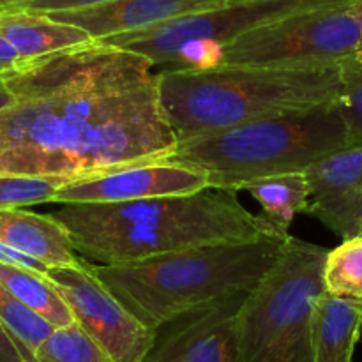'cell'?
Listing matches in <instances>:
<instances>
[{"label": "cell", "mask_w": 362, "mask_h": 362, "mask_svg": "<svg viewBox=\"0 0 362 362\" xmlns=\"http://www.w3.org/2000/svg\"><path fill=\"white\" fill-rule=\"evenodd\" d=\"M4 85L16 98L0 110V173L67 182L175 152L154 66L94 41L25 62Z\"/></svg>", "instance_id": "cell-1"}, {"label": "cell", "mask_w": 362, "mask_h": 362, "mask_svg": "<svg viewBox=\"0 0 362 362\" xmlns=\"http://www.w3.org/2000/svg\"><path fill=\"white\" fill-rule=\"evenodd\" d=\"M52 218L64 226L74 251L94 265H124L212 244L288 237L276 232L262 214L247 211L235 193L212 187L126 204L62 205Z\"/></svg>", "instance_id": "cell-2"}, {"label": "cell", "mask_w": 362, "mask_h": 362, "mask_svg": "<svg viewBox=\"0 0 362 362\" xmlns=\"http://www.w3.org/2000/svg\"><path fill=\"white\" fill-rule=\"evenodd\" d=\"M341 67L276 69L233 67L156 73L163 115L177 141L219 133L255 120L306 113L334 105Z\"/></svg>", "instance_id": "cell-3"}, {"label": "cell", "mask_w": 362, "mask_h": 362, "mask_svg": "<svg viewBox=\"0 0 362 362\" xmlns=\"http://www.w3.org/2000/svg\"><path fill=\"white\" fill-rule=\"evenodd\" d=\"M288 237L212 244L133 264H92V269L141 324L156 331L184 313L253 292L278 264Z\"/></svg>", "instance_id": "cell-4"}, {"label": "cell", "mask_w": 362, "mask_h": 362, "mask_svg": "<svg viewBox=\"0 0 362 362\" xmlns=\"http://www.w3.org/2000/svg\"><path fill=\"white\" fill-rule=\"evenodd\" d=\"M343 148L345 127L331 105L179 141L165 161L200 170L209 187L235 193L265 177L306 172Z\"/></svg>", "instance_id": "cell-5"}, {"label": "cell", "mask_w": 362, "mask_h": 362, "mask_svg": "<svg viewBox=\"0 0 362 362\" xmlns=\"http://www.w3.org/2000/svg\"><path fill=\"white\" fill-rule=\"evenodd\" d=\"M329 250L288 237L281 258L239 311V362H313L311 318Z\"/></svg>", "instance_id": "cell-6"}, {"label": "cell", "mask_w": 362, "mask_h": 362, "mask_svg": "<svg viewBox=\"0 0 362 362\" xmlns=\"http://www.w3.org/2000/svg\"><path fill=\"white\" fill-rule=\"evenodd\" d=\"M354 0L334 2L262 25L223 48V66L327 69L357 60Z\"/></svg>", "instance_id": "cell-7"}, {"label": "cell", "mask_w": 362, "mask_h": 362, "mask_svg": "<svg viewBox=\"0 0 362 362\" xmlns=\"http://www.w3.org/2000/svg\"><path fill=\"white\" fill-rule=\"evenodd\" d=\"M334 2L346 0H258V2H237L223 4L212 9L180 16L177 20L166 21L158 27L145 30L131 32V34L113 35L103 39V45L127 49L136 55L151 60L152 66L170 64L172 66L177 53L189 42L209 41L226 46L240 35L272 23L276 20L300 13V11L315 9Z\"/></svg>", "instance_id": "cell-8"}, {"label": "cell", "mask_w": 362, "mask_h": 362, "mask_svg": "<svg viewBox=\"0 0 362 362\" xmlns=\"http://www.w3.org/2000/svg\"><path fill=\"white\" fill-rule=\"evenodd\" d=\"M49 281L73 311L74 322L113 362H144L156 331L141 324L115 293L95 276L90 262L52 267Z\"/></svg>", "instance_id": "cell-9"}, {"label": "cell", "mask_w": 362, "mask_h": 362, "mask_svg": "<svg viewBox=\"0 0 362 362\" xmlns=\"http://www.w3.org/2000/svg\"><path fill=\"white\" fill-rule=\"evenodd\" d=\"M247 296L230 297L166 322L156 329L144 362H239V311Z\"/></svg>", "instance_id": "cell-10"}, {"label": "cell", "mask_w": 362, "mask_h": 362, "mask_svg": "<svg viewBox=\"0 0 362 362\" xmlns=\"http://www.w3.org/2000/svg\"><path fill=\"white\" fill-rule=\"evenodd\" d=\"M207 187V175L200 170L161 161L127 166L98 177L67 182L57 193L55 204H126L191 194Z\"/></svg>", "instance_id": "cell-11"}, {"label": "cell", "mask_w": 362, "mask_h": 362, "mask_svg": "<svg viewBox=\"0 0 362 362\" xmlns=\"http://www.w3.org/2000/svg\"><path fill=\"white\" fill-rule=\"evenodd\" d=\"M310 214L343 240L362 233V145L325 156L306 170Z\"/></svg>", "instance_id": "cell-12"}, {"label": "cell", "mask_w": 362, "mask_h": 362, "mask_svg": "<svg viewBox=\"0 0 362 362\" xmlns=\"http://www.w3.org/2000/svg\"><path fill=\"white\" fill-rule=\"evenodd\" d=\"M226 4V0H117L85 9L45 13L87 32L94 41L158 27L180 16Z\"/></svg>", "instance_id": "cell-13"}, {"label": "cell", "mask_w": 362, "mask_h": 362, "mask_svg": "<svg viewBox=\"0 0 362 362\" xmlns=\"http://www.w3.org/2000/svg\"><path fill=\"white\" fill-rule=\"evenodd\" d=\"M0 243L49 269L74 265L81 260L64 226L52 214L0 209Z\"/></svg>", "instance_id": "cell-14"}, {"label": "cell", "mask_w": 362, "mask_h": 362, "mask_svg": "<svg viewBox=\"0 0 362 362\" xmlns=\"http://www.w3.org/2000/svg\"><path fill=\"white\" fill-rule=\"evenodd\" d=\"M0 34L13 45L23 62L94 42L87 32L74 25L25 9H0Z\"/></svg>", "instance_id": "cell-15"}, {"label": "cell", "mask_w": 362, "mask_h": 362, "mask_svg": "<svg viewBox=\"0 0 362 362\" xmlns=\"http://www.w3.org/2000/svg\"><path fill=\"white\" fill-rule=\"evenodd\" d=\"M362 334V300L324 292L311 318L313 362H352Z\"/></svg>", "instance_id": "cell-16"}, {"label": "cell", "mask_w": 362, "mask_h": 362, "mask_svg": "<svg viewBox=\"0 0 362 362\" xmlns=\"http://www.w3.org/2000/svg\"><path fill=\"white\" fill-rule=\"evenodd\" d=\"M244 191L262 207V218L281 235L299 214H310L311 186L306 172L281 173L247 184Z\"/></svg>", "instance_id": "cell-17"}, {"label": "cell", "mask_w": 362, "mask_h": 362, "mask_svg": "<svg viewBox=\"0 0 362 362\" xmlns=\"http://www.w3.org/2000/svg\"><path fill=\"white\" fill-rule=\"evenodd\" d=\"M0 283L21 304L45 318L55 329L74 324L73 311L46 274H39L18 265L0 264Z\"/></svg>", "instance_id": "cell-18"}, {"label": "cell", "mask_w": 362, "mask_h": 362, "mask_svg": "<svg viewBox=\"0 0 362 362\" xmlns=\"http://www.w3.org/2000/svg\"><path fill=\"white\" fill-rule=\"evenodd\" d=\"M325 292L345 299L362 300V235L346 239L329 250L324 265Z\"/></svg>", "instance_id": "cell-19"}, {"label": "cell", "mask_w": 362, "mask_h": 362, "mask_svg": "<svg viewBox=\"0 0 362 362\" xmlns=\"http://www.w3.org/2000/svg\"><path fill=\"white\" fill-rule=\"evenodd\" d=\"M0 322L20 343L28 362H35L37 350L55 331V327L45 318L21 304L2 283H0Z\"/></svg>", "instance_id": "cell-20"}, {"label": "cell", "mask_w": 362, "mask_h": 362, "mask_svg": "<svg viewBox=\"0 0 362 362\" xmlns=\"http://www.w3.org/2000/svg\"><path fill=\"white\" fill-rule=\"evenodd\" d=\"M35 362H113L108 354L74 322L49 334L35 354Z\"/></svg>", "instance_id": "cell-21"}, {"label": "cell", "mask_w": 362, "mask_h": 362, "mask_svg": "<svg viewBox=\"0 0 362 362\" xmlns=\"http://www.w3.org/2000/svg\"><path fill=\"white\" fill-rule=\"evenodd\" d=\"M64 184H67V180L60 177L0 173V209H21L55 202Z\"/></svg>", "instance_id": "cell-22"}, {"label": "cell", "mask_w": 362, "mask_h": 362, "mask_svg": "<svg viewBox=\"0 0 362 362\" xmlns=\"http://www.w3.org/2000/svg\"><path fill=\"white\" fill-rule=\"evenodd\" d=\"M334 108L345 127V148L362 145V62L345 64Z\"/></svg>", "instance_id": "cell-23"}, {"label": "cell", "mask_w": 362, "mask_h": 362, "mask_svg": "<svg viewBox=\"0 0 362 362\" xmlns=\"http://www.w3.org/2000/svg\"><path fill=\"white\" fill-rule=\"evenodd\" d=\"M110 2H117V0H32L25 6L13 7V9L34 11V13H57V11L85 9V7H94Z\"/></svg>", "instance_id": "cell-24"}, {"label": "cell", "mask_w": 362, "mask_h": 362, "mask_svg": "<svg viewBox=\"0 0 362 362\" xmlns=\"http://www.w3.org/2000/svg\"><path fill=\"white\" fill-rule=\"evenodd\" d=\"M0 362H28L20 343L0 322Z\"/></svg>", "instance_id": "cell-25"}, {"label": "cell", "mask_w": 362, "mask_h": 362, "mask_svg": "<svg viewBox=\"0 0 362 362\" xmlns=\"http://www.w3.org/2000/svg\"><path fill=\"white\" fill-rule=\"evenodd\" d=\"M23 64L25 62L21 60V57L18 55L16 49L13 48V45L0 34V73H4L7 76V74L20 69Z\"/></svg>", "instance_id": "cell-26"}, {"label": "cell", "mask_w": 362, "mask_h": 362, "mask_svg": "<svg viewBox=\"0 0 362 362\" xmlns=\"http://www.w3.org/2000/svg\"><path fill=\"white\" fill-rule=\"evenodd\" d=\"M352 6L357 18V25H359V52H357V62H362V0H354Z\"/></svg>", "instance_id": "cell-27"}, {"label": "cell", "mask_w": 362, "mask_h": 362, "mask_svg": "<svg viewBox=\"0 0 362 362\" xmlns=\"http://www.w3.org/2000/svg\"><path fill=\"white\" fill-rule=\"evenodd\" d=\"M14 103H16V98L11 94V90L6 87V85L0 83V110L9 108V106L14 105Z\"/></svg>", "instance_id": "cell-28"}, {"label": "cell", "mask_w": 362, "mask_h": 362, "mask_svg": "<svg viewBox=\"0 0 362 362\" xmlns=\"http://www.w3.org/2000/svg\"><path fill=\"white\" fill-rule=\"evenodd\" d=\"M32 0H0V9H13V7H21Z\"/></svg>", "instance_id": "cell-29"}, {"label": "cell", "mask_w": 362, "mask_h": 362, "mask_svg": "<svg viewBox=\"0 0 362 362\" xmlns=\"http://www.w3.org/2000/svg\"><path fill=\"white\" fill-rule=\"evenodd\" d=\"M230 4H237V2H258V0H226Z\"/></svg>", "instance_id": "cell-30"}, {"label": "cell", "mask_w": 362, "mask_h": 362, "mask_svg": "<svg viewBox=\"0 0 362 362\" xmlns=\"http://www.w3.org/2000/svg\"><path fill=\"white\" fill-rule=\"evenodd\" d=\"M4 80H6V74L0 73V83H4Z\"/></svg>", "instance_id": "cell-31"}, {"label": "cell", "mask_w": 362, "mask_h": 362, "mask_svg": "<svg viewBox=\"0 0 362 362\" xmlns=\"http://www.w3.org/2000/svg\"><path fill=\"white\" fill-rule=\"evenodd\" d=\"M361 235H362V233H361Z\"/></svg>", "instance_id": "cell-32"}]
</instances>
